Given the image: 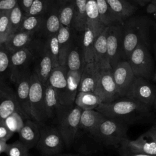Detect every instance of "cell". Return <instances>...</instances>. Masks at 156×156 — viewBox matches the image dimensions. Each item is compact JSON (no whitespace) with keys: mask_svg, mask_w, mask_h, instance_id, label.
<instances>
[{"mask_svg":"<svg viewBox=\"0 0 156 156\" xmlns=\"http://www.w3.org/2000/svg\"><path fill=\"white\" fill-rule=\"evenodd\" d=\"M150 106L133 99L122 97L108 103H101L95 110L105 117L116 119L124 122L136 119L146 115Z\"/></svg>","mask_w":156,"mask_h":156,"instance_id":"obj_1","label":"cell"},{"mask_svg":"<svg viewBox=\"0 0 156 156\" xmlns=\"http://www.w3.org/2000/svg\"><path fill=\"white\" fill-rule=\"evenodd\" d=\"M151 24L149 18L140 15L132 16L122 23L124 60L127 61L131 52L140 43H148Z\"/></svg>","mask_w":156,"mask_h":156,"instance_id":"obj_2","label":"cell"},{"mask_svg":"<svg viewBox=\"0 0 156 156\" xmlns=\"http://www.w3.org/2000/svg\"><path fill=\"white\" fill-rule=\"evenodd\" d=\"M82 109L74 103L60 107L55 118V127L60 133L67 147L74 142L79 130L80 118Z\"/></svg>","mask_w":156,"mask_h":156,"instance_id":"obj_3","label":"cell"},{"mask_svg":"<svg viewBox=\"0 0 156 156\" xmlns=\"http://www.w3.org/2000/svg\"><path fill=\"white\" fill-rule=\"evenodd\" d=\"M126 122L116 119L105 118L90 135L98 142L107 146H121L128 138Z\"/></svg>","mask_w":156,"mask_h":156,"instance_id":"obj_4","label":"cell"},{"mask_svg":"<svg viewBox=\"0 0 156 156\" xmlns=\"http://www.w3.org/2000/svg\"><path fill=\"white\" fill-rule=\"evenodd\" d=\"M28 48L32 50L34 56V72L42 84L46 86L54 66L52 59L46 50L43 39L37 37Z\"/></svg>","mask_w":156,"mask_h":156,"instance_id":"obj_5","label":"cell"},{"mask_svg":"<svg viewBox=\"0 0 156 156\" xmlns=\"http://www.w3.org/2000/svg\"><path fill=\"white\" fill-rule=\"evenodd\" d=\"M127 61L136 77L147 80L151 78L154 65L147 43H140L131 52Z\"/></svg>","mask_w":156,"mask_h":156,"instance_id":"obj_6","label":"cell"},{"mask_svg":"<svg viewBox=\"0 0 156 156\" xmlns=\"http://www.w3.org/2000/svg\"><path fill=\"white\" fill-rule=\"evenodd\" d=\"M65 146L64 141L55 126L41 125L40 137L37 149L46 156H55Z\"/></svg>","mask_w":156,"mask_h":156,"instance_id":"obj_7","label":"cell"},{"mask_svg":"<svg viewBox=\"0 0 156 156\" xmlns=\"http://www.w3.org/2000/svg\"><path fill=\"white\" fill-rule=\"evenodd\" d=\"M44 87L37 74L33 72L30 78L29 93L31 118L41 125L46 120L44 112Z\"/></svg>","mask_w":156,"mask_h":156,"instance_id":"obj_8","label":"cell"},{"mask_svg":"<svg viewBox=\"0 0 156 156\" xmlns=\"http://www.w3.org/2000/svg\"><path fill=\"white\" fill-rule=\"evenodd\" d=\"M107 46L111 68L124 60L123 49V34L122 25L119 24L107 26Z\"/></svg>","mask_w":156,"mask_h":156,"instance_id":"obj_9","label":"cell"},{"mask_svg":"<svg viewBox=\"0 0 156 156\" xmlns=\"http://www.w3.org/2000/svg\"><path fill=\"white\" fill-rule=\"evenodd\" d=\"M10 62L12 69L11 82L12 83H14L23 75L34 72V56L29 48L12 52Z\"/></svg>","mask_w":156,"mask_h":156,"instance_id":"obj_10","label":"cell"},{"mask_svg":"<svg viewBox=\"0 0 156 156\" xmlns=\"http://www.w3.org/2000/svg\"><path fill=\"white\" fill-rule=\"evenodd\" d=\"M94 93L100 98L102 103L111 102L120 98L112 69L101 70Z\"/></svg>","mask_w":156,"mask_h":156,"instance_id":"obj_11","label":"cell"},{"mask_svg":"<svg viewBox=\"0 0 156 156\" xmlns=\"http://www.w3.org/2000/svg\"><path fill=\"white\" fill-rule=\"evenodd\" d=\"M125 97L133 99L151 107L154 104L156 91L147 79L135 77Z\"/></svg>","mask_w":156,"mask_h":156,"instance_id":"obj_12","label":"cell"},{"mask_svg":"<svg viewBox=\"0 0 156 156\" xmlns=\"http://www.w3.org/2000/svg\"><path fill=\"white\" fill-rule=\"evenodd\" d=\"M33 73H26L21 76L13 84L15 91L21 115L26 119H32L30 105V78Z\"/></svg>","mask_w":156,"mask_h":156,"instance_id":"obj_13","label":"cell"},{"mask_svg":"<svg viewBox=\"0 0 156 156\" xmlns=\"http://www.w3.org/2000/svg\"><path fill=\"white\" fill-rule=\"evenodd\" d=\"M112 69L119 96L125 97L135 78L133 71L127 60L119 62Z\"/></svg>","mask_w":156,"mask_h":156,"instance_id":"obj_14","label":"cell"},{"mask_svg":"<svg viewBox=\"0 0 156 156\" xmlns=\"http://www.w3.org/2000/svg\"><path fill=\"white\" fill-rule=\"evenodd\" d=\"M15 112L21 115L15 89L10 83L0 82V119H4Z\"/></svg>","mask_w":156,"mask_h":156,"instance_id":"obj_15","label":"cell"},{"mask_svg":"<svg viewBox=\"0 0 156 156\" xmlns=\"http://www.w3.org/2000/svg\"><path fill=\"white\" fill-rule=\"evenodd\" d=\"M57 37L60 49V65L64 66L69 52L79 40V34L72 28L61 25Z\"/></svg>","mask_w":156,"mask_h":156,"instance_id":"obj_16","label":"cell"},{"mask_svg":"<svg viewBox=\"0 0 156 156\" xmlns=\"http://www.w3.org/2000/svg\"><path fill=\"white\" fill-rule=\"evenodd\" d=\"M67 73L68 69L65 66L55 67L52 69L48 82V84H49L55 90L59 102L63 105H66Z\"/></svg>","mask_w":156,"mask_h":156,"instance_id":"obj_17","label":"cell"},{"mask_svg":"<svg viewBox=\"0 0 156 156\" xmlns=\"http://www.w3.org/2000/svg\"><path fill=\"white\" fill-rule=\"evenodd\" d=\"M107 27L96 37L94 48V63L101 70L112 69L107 46Z\"/></svg>","mask_w":156,"mask_h":156,"instance_id":"obj_18","label":"cell"},{"mask_svg":"<svg viewBox=\"0 0 156 156\" xmlns=\"http://www.w3.org/2000/svg\"><path fill=\"white\" fill-rule=\"evenodd\" d=\"M40 127L39 123L30 119L24 121L23 127L18 132L19 140L28 149L37 146L40 137Z\"/></svg>","mask_w":156,"mask_h":156,"instance_id":"obj_19","label":"cell"},{"mask_svg":"<svg viewBox=\"0 0 156 156\" xmlns=\"http://www.w3.org/2000/svg\"><path fill=\"white\" fill-rule=\"evenodd\" d=\"M121 149L133 153L156 155V143L152 140L147 141L142 135L136 140H126L121 145Z\"/></svg>","mask_w":156,"mask_h":156,"instance_id":"obj_20","label":"cell"},{"mask_svg":"<svg viewBox=\"0 0 156 156\" xmlns=\"http://www.w3.org/2000/svg\"><path fill=\"white\" fill-rule=\"evenodd\" d=\"M101 71L94 62L87 63L81 75L78 93L94 92Z\"/></svg>","mask_w":156,"mask_h":156,"instance_id":"obj_21","label":"cell"},{"mask_svg":"<svg viewBox=\"0 0 156 156\" xmlns=\"http://www.w3.org/2000/svg\"><path fill=\"white\" fill-rule=\"evenodd\" d=\"M61 24L58 18V6L56 5L45 15L41 29L37 34L40 38H48L57 34Z\"/></svg>","mask_w":156,"mask_h":156,"instance_id":"obj_22","label":"cell"},{"mask_svg":"<svg viewBox=\"0 0 156 156\" xmlns=\"http://www.w3.org/2000/svg\"><path fill=\"white\" fill-rule=\"evenodd\" d=\"M37 37L35 33L16 32L9 37L4 45L8 51L13 52L28 48Z\"/></svg>","mask_w":156,"mask_h":156,"instance_id":"obj_23","label":"cell"},{"mask_svg":"<svg viewBox=\"0 0 156 156\" xmlns=\"http://www.w3.org/2000/svg\"><path fill=\"white\" fill-rule=\"evenodd\" d=\"M61 106L55 90L49 84H47L44 93V112L46 119L54 120Z\"/></svg>","mask_w":156,"mask_h":156,"instance_id":"obj_24","label":"cell"},{"mask_svg":"<svg viewBox=\"0 0 156 156\" xmlns=\"http://www.w3.org/2000/svg\"><path fill=\"white\" fill-rule=\"evenodd\" d=\"M87 26L89 27L97 37L106 27L102 23L96 0H87L86 5Z\"/></svg>","mask_w":156,"mask_h":156,"instance_id":"obj_25","label":"cell"},{"mask_svg":"<svg viewBox=\"0 0 156 156\" xmlns=\"http://www.w3.org/2000/svg\"><path fill=\"white\" fill-rule=\"evenodd\" d=\"M87 62L83 50L80 44V40L69 52L65 65L68 71H78L82 73Z\"/></svg>","mask_w":156,"mask_h":156,"instance_id":"obj_26","label":"cell"},{"mask_svg":"<svg viewBox=\"0 0 156 156\" xmlns=\"http://www.w3.org/2000/svg\"><path fill=\"white\" fill-rule=\"evenodd\" d=\"M105 118L101 113L95 109L82 110L80 118L79 129L90 133Z\"/></svg>","mask_w":156,"mask_h":156,"instance_id":"obj_27","label":"cell"},{"mask_svg":"<svg viewBox=\"0 0 156 156\" xmlns=\"http://www.w3.org/2000/svg\"><path fill=\"white\" fill-rule=\"evenodd\" d=\"M106 1L122 24L127 18L133 16L137 9L135 5L128 0H106Z\"/></svg>","mask_w":156,"mask_h":156,"instance_id":"obj_28","label":"cell"},{"mask_svg":"<svg viewBox=\"0 0 156 156\" xmlns=\"http://www.w3.org/2000/svg\"><path fill=\"white\" fill-rule=\"evenodd\" d=\"M96 36L89 27L87 26L83 32L79 34V40L87 63L94 62V48Z\"/></svg>","mask_w":156,"mask_h":156,"instance_id":"obj_29","label":"cell"},{"mask_svg":"<svg viewBox=\"0 0 156 156\" xmlns=\"http://www.w3.org/2000/svg\"><path fill=\"white\" fill-rule=\"evenodd\" d=\"M74 5V16L73 29L78 34L83 32L87 27L86 5L87 0H73Z\"/></svg>","mask_w":156,"mask_h":156,"instance_id":"obj_30","label":"cell"},{"mask_svg":"<svg viewBox=\"0 0 156 156\" xmlns=\"http://www.w3.org/2000/svg\"><path fill=\"white\" fill-rule=\"evenodd\" d=\"M102 103L100 98L94 92H79L74 104L82 110H93Z\"/></svg>","mask_w":156,"mask_h":156,"instance_id":"obj_31","label":"cell"},{"mask_svg":"<svg viewBox=\"0 0 156 156\" xmlns=\"http://www.w3.org/2000/svg\"><path fill=\"white\" fill-rule=\"evenodd\" d=\"M11 53L6 49L4 44L0 45V82L12 83Z\"/></svg>","mask_w":156,"mask_h":156,"instance_id":"obj_32","label":"cell"},{"mask_svg":"<svg viewBox=\"0 0 156 156\" xmlns=\"http://www.w3.org/2000/svg\"><path fill=\"white\" fill-rule=\"evenodd\" d=\"M102 24L105 26L112 24H122V22L110 9L106 0H96Z\"/></svg>","mask_w":156,"mask_h":156,"instance_id":"obj_33","label":"cell"},{"mask_svg":"<svg viewBox=\"0 0 156 156\" xmlns=\"http://www.w3.org/2000/svg\"><path fill=\"white\" fill-rule=\"evenodd\" d=\"M44 15H25L17 32L38 34L43 25Z\"/></svg>","mask_w":156,"mask_h":156,"instance_id":"obj_34","label":"cell"},{"mask_svg":"<svg viewBox=\"0 0 156 156\" xmlns=\"http://www.w3.org/2000/svg\"><path fill=\"white\" fill-rule=\"evenodd\" d=\"M82 73L78 71H68L67 82L68 91L66 98V105L74 103V101L78 93V87L80 81Z\"/></svg>","mask_w":156,"mask_h":156,"instance_id":"obj_35","label":"cell"},{"mask_svg":"<svg viewBox=\"0 0 156 156\" xmlns=\"http://www.w3.org/2000/svg\"><path fill=\"white\" fill-rule=\"evenodd\" d=\"M74 16V5L73 0H69L58 7V18L62 26L73 29Z\"/></svg>","mask_w":156,"mask_h":156,"instance_id":"obj_36","label":"cell"},{"mask_svg":"<svg viewBox=\"0 0 156 156\" xmlns=\"http://www.w3.org/2000/svg\"><path fill=\"white\" fill-rule=\"evenodd\" d=\"M56 5L55 0H34L26 15H44Z\"/></svg>","mask_w":156,"mask_h":156,"instance_id":"obj_37","label":"cell"},{"mask_svg":"<svg viewBox=\"0 0 156 156\" xmlns=\"http://www.w3.org/2000/svg\"><path fill=\"white\" fill-rule=\"evenodd\" d=\"M44 40L45 47L49 54L51 55L54 68L60 65V49L57 35L51 36L48 38H42Z\"/></svg>","mask_w":156,"mask_h":156,"instance_id":"obj_38","label":"cell"},{"mask_svg":"<svg viewBox=\"0 0 156 156\" xmlns=\"http://www.w3.org/2000/svg\"><path fill=\"white\" fill-rule=\"evenodd\" d=\"M24 16L25 14L19 4L9 12V18L12 34L17 32Z\"/></svg>","mask_w":156,"mask_h":156,"instance_id":"obj_39","label":"cell"},{"mask_svg":"<svg viewBox=\"0 0 156 156\" xmlns=\"http://www.w3.org/2000/svg\"><path fill=\"white\" fill-rule=\"evenodd\" d=\"M4 122L9 129L14 133H18L24 125L23 116L18 112H15L9 115L4 119Z\"/></svg>","mask_w":156,"mask_h":156,"instance_id":"obj_40","label":"cell"},{"mask_svg":"<svg viewBox=\"0 0 156 156\" xmlns=\"http://www.w3.org/2000/svg\"><path fill=\"white\" fill-rule=\"evenodd\" d=\"M29 150L20 140L8 144L4 153L7 156H29Z\"/></svg>","mask_w":156,"mask_h":156,"instance_id":"obj_41","label":"cell"},{"mask_svg":"<svg viewBox=\"0 0 156 156\" xmlns=\"http://www.w3.org/2000/svg\"><path fill=\"white\" fill-rule=\"evenodd\" d=\"M9 13H0V45L3 44L12 34Z\"/></svg>","mask_w":156,"mask_h":156,"instance_id":"obj_42","label":"cell"},{"mask_svg":"<svg viewBox=\"0 0 156 156\" xmlns=\"http://www.w3.org/2000/svg\"><path fill=\"white\" fill-rule=\"evenodd\" d=\"M18 4V0H0V13H9Z\"/></svg>","mask_w":156,"mask_h":156,"instance_id":"obj_43","label":"cell"},{"mask_svg":"<svg viewBox=\"0 0 156 156\" xmlns=\"http://www.w3.org/2000/svg\"><path fill=\"white\" fill-rule=\"evenodd\" d=\"M13 135L5 125L4 119H0V139L7 141Z\"/></svg>","mask_w":156,"mask_h":156,"instance_id":"obj_44","label":"cell"},{"mask_svg":"<svg viewBox=\"0 0 156 156\" xmlns=\"http://www.w3.org/2000/svg\"><path fill=\"white\" fill-rule=\"evenodd\" d=\"M34 0H18V4L23 10L25 15L27 13Z\"/></svg>","mask_w":156,"mask_h":156,"instance_id":"obj_45","label":"cell"},{"mask_svg":"<svg viewBox=\"0 0 156 156\" xmlns=\"http://www.w3.org/2000/svg\"><path fill=\"white\" fill-rule=\"evenodd\" d=\"M146 12L156 18V0H152L147 5Z\"/></svg>","mask_w":156,"mask_h":156,"instance_id":"obj_46","label":"cell"},{"mask_svg":"<svg viewBox=\"0 0 156 156\" xmlns=\"http://www.w3.org/2000/svg\"><path fill=\"white\" fill-rule=\"evenodd\" d=\"M144 135L147 136L151 140L156 143V127L154 126L153 127H152L147 132H146L144 134Z\"/></svg>","mask_w":156,"mask_h":156,"instance_id":"obj_47","label":"cell"},{"mask_svg":"<svg viewBox=\"0 0 156 156\" xmlns=\"http://www.w3.org/2000/svg\"><path fill=\"white\" fill-rule=\"evenodd\" d=\"M129 2L133 4H136L140 7L147 6L152 0H128Z\"/></svg>","mask_w":156,"mask_h":156,"instance_id":"obj_48","label":"cell"},{"mask_svg":"<svg viewBox=\"0 0 156 156\" xmlns=\"http://www.w3.org/2000/svg\"><path fill=\"white\" fill-rule=\"evenodd\" d=\"M122 153L121 154L120 156H156V155H147V154H138V153H133L127 151L122 150Z\"/></svg>","mask_w":156,"mask_h":156,"instance_id":"obj_49","label":"cell"},{"mask_svg":"<svg viewBox=\"0 0 156 156\" xmlns=\"http://www.w3.org/2000/svg\"><path fill=\"white\" fill-rule=\"evenodd\" d=\"M8 144L7 143V141L0 139V154H1L2 152H5Z\"/></svg>","mask_w":156,"mask_h":156,"instance_id":"obj_50","label":"cell"},{"mask_svg":"<svg viewBox=\"0 0 156 156\" xmlns=\"http://www.w3.org/2000/svg\"><path fill=\"white\" fill-rule=\"evenodd\" d=\"M55 2H56L57 5L59 7V6L62 5V4H65L66 2L68 1L69 0H55Z\"/></svg>","mask_w":156,"mask_h":156,"instance_id":"obj_51","label":"cell"},{"mask_svg":"<svg viewBox=\"0 0 156 156\" xmlns=\"http://www.w3.org/2000/svg\"><path fill=\"white\" fill-rule=\"evenodd\" d=\"M55 156H80L76 154H59Z\"/></svg>","mask_w":156,"mask_h":156,"instance_id":"obj_52","label":"cell"},{"mask_svg":"<svg viewBox=\"0 0 156 156\" xmlns=\"http://www.w3.org/2000/svg\"><path fill=\"white\" fill-rule=\"evenodd\" d=\"M153 80L156 82V71H155V73H154V74L153 76Z\"/></svg>","mask_w":156,"mask_h":156,"instance_id":"obj_53","label":"cell"},{"mask_svg":"<svg viewBox=\"0 0 156 156\" xmlns=\"http://www.w3.org/2000/svg\"><path fill=\"white\" fill-rule=\"evenodd\" d=\"M155 58H156V44L155 46Z\"/></svg>","mask_w":156,"mask_h":156,"instance_id":"obj_54","label":"cell"},{"mask_svg":"<svg viewBox=\"0 0 156 156\" xmlns=\"http://www.w3.org/2000/svg\"><path fill=\"white\" fill-rule=\"evenodd\" d=\"M154 105H155V108H156V98H155V101H154Z\"/></svg>","mask_w":156,"mask_h":156,"instance_id":"obj_55","label":"cell"},{"mask_svg":"<svg viewBox=\"0 0 156 156\" xmlns=\"http://www.w3.org/2000/svg\"><path fill=\"white\" fill-rule=\"evenodd\" d=\"M155 32H156V24L155 25Z\"/></svg>","mask_w":156,"mask_h":156,"instance_id":"obj_56","label":"cell"},{"mask_svg":"<svg viewBox=\"0 0 156 156\" xmlns=\"http://www.w3.org/2000/svg\"><path fill=\"white\" fill-rule=\"evenodd\" d=\"M155 127H156V124H155Z\"/></svg>","mask_w":156,"mask_h":156,"instance_id":"obj_57","label":"cell"},{"mask_svg":"<svg viewBox=\"0 0 156 156\" xmlns=\"http://www.w3.org/2000/svg\"><path fill=\"white\" fill-rule=\"evenodd\" d=\"M0 155H1V154H0Z\"/></svg>","mask_w":156,"mask_h":156,"instance_id":"obj_58","label":"cell"}]
</instances>
